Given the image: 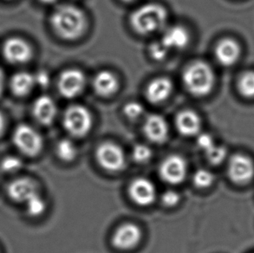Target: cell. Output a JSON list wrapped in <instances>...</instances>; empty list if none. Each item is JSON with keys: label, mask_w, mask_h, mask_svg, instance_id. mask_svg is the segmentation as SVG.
Here are the masks:
<instances>
[{"label": "cell", "mask_w": 254, "mask_h": 253, "mask_svg": "<svg viewBox=\"0 0 254 253\" xmlns=\"http://www.w3.org/2000/svg\"><path fill=\"white\" fill-rule=\"evenodd\" d=\"M52 26L60 38L76 40L87 28V17L83 10L73 5H62L52 14Z\"/></svg>", "instance_id": "6da1fadb"}, {"label": "cell", "mask_w": 254, "mask_h": 253, "mask_svg": "<svg viewBox=\"0 0 254 253\" xmlns=\"http://www.w3.org/2000/svg\"><path fill=\"white\" fill-rule=\"evenodd\" d=\"M168 12L158 3H146L132 13L130 23L137 33L148 35L154 33L165 26Z\"/></svg>", "instance_id": "7a4b0ae2"}, {"label": "cell", "mask_w": 254, "mask_h": 253, "mask_svg": "<svg viewBox=\"0 0 254 253\" xmlns=\"http://www.w3.org/2000/svg\"><path fill=\"white\" fill-rule=\"evenodd\" d=\"M183 82L193 96H205L213 90L215 76L209 65L202 61H195L184 70Z\"/></svg>", "instance_id": "3957f363"}, {"label": "cell", "mask_w": 254, "mask_h": 253, "mask_svg": "<svg viewBox=\"0 0 254 253\" xmlns=\"http://www.w3.org/2000/svg\"><path fill=\"white\" fill-rule=\"evenodd\" d=\"M12 143L17 151L28 158H36L44 149V139L37 130L27 124H19L12 133Z\"/></svg>", "instance_id": "277c9868"}, {"label": "cell", "mask_w": 254, "mask_h": 253, "mask_svg": "<svg viewBox=\"0 0 254 253\" xmlns=\"http://www.w3.org/2000/svg\"><path fill=\"white\" fill-rule=\"evenodd\" d=\"M63 125L70 135L82 138L91 131L92 116L85 107L73 105L68 108L64 115Z\"/></svg>", "instance_id": "5b68a950"}, {"label": "cell", "mask_w": 254, "mask_h": 253, "mask_svg": "<svg viewBox=\"0 0 254 253\" xmlns=\"http://www.w3.org/2000/svg\"><path fill=\"white\" fill-rule=\"evenodd\" d=\"M96 161L108 172L117 173L126 168V155L124 149L113 142H104L97 147Z\"/></svg>", "instance_id": "8992f818"}, {"label": "cell", "mask_w": 254, "mask_h": 253, "mask_svg": "<svg viewBox=\"0 0 254 253\" xmlns=\"http://www.w3.org/2000/svg\"><path fill=\"white\" fill-rule=\"evenodd\" d=\"M159 175L163 182L170 185H179L184 182L188 175V163L184 158L173 154L163 160Z\"/></svg>", "instance_id": "52a82bcc"}, {"label": "cell", "mask_w": 254, "mask_h": 253, "mask_svg": "<svg viewBox=\"0 0 254 253\" xmlns=\"http://www.w3.org/2000/svg\"><path fill=\"white\" fill-rule=\"evenodd\" d=\"M86 77L83 72L77 68H69L59 76L58 89L65 98H75L80 96L85 89Z\"/></svg>", "instance_id": "ba28073f"}, {"label": "cell", "mask_w": 254, "mask_h": 253, "mask_svg": "<svg viewBox=\"0 0 254 253\" xmlns=\"http://www.w3.org/2000/svg\"><path fill=\"white\" fill-rule=\"evenodd\" d=\"M7 197L16 204H25L30 198L39 192L38 185L30 177H17L6 186Z\"/></svg>", "instance_id": "9c48e42d"}, {"label": "cell", "mask_w": 254, "mask_h": 253, "mask_svg": "<svg viewBox=\"0 0 254 253\" xmlns=\"http://www.w3.org/2000/svg\"><path fill=\"white\" fill-rule=\"evenodd\" d=\"M142 232L134 223H125L119 226L112 236V245L121 251L134 249L141 243Z\"/></svg>", "instance_id": "30bf717a"}, {"label": "cell", "mask_w": 254, "mask_h": 253, "mask_svg": "<svg viewBox=\"0 0 254 253\" xmlns=\"http://www.w3.org/2000/svg\"><path fill=\"white\" fill-rule=\"evenodd\" d=\"M228 175L238 185L248 184L254 177V161L243 154H235L228 163Z\"/></svg>", "instance_id": "8fae6325"}, {"label": "cell", "mask_w": 254, "mask_h": 253, "mask_svg": "<svg viewBox=\"0 0 254 253\" xmlns=\"http://www.w3.org/2000/svg\"><path fill=\"white\" fill-rule=\"evenodd\" d=\"M3 54L7 62L22 64L31 60L33 52L26 40L21 38H10L3 44Z\"/></svg>", "instance_id": "7c38bea8"}, {"label": "cell", "mask_w": 254, "mask_h": 253, "mask_svg": "<svg viewBox=\"0 0 254 253\" xmlns=\"http://www.w3.org/2000/svg\"><path fill=\"white\" fill-rule=\"evenodd\" d=\"M128 194L136 205L148 206L156 199V189L153 182L148 179L137 178L131 182Z\"/></svg>", "instance_id": "4fadbf2b"}, {"label": "cell", "mask_w": 254, "mask_h": 253, "mask_svg": "<svg viewBox=\"0 0 254 253\" xmlns=\"http://www.w3.org/2000/svg\"><path fill=\"white\" fill-rule=\"evenodd\" d=\"M143 132L148 140L156 144H162L169 139V127L164 117L160 115H150L144 122Z\"/></svg>", "instance_id": "5bb4252c"}, {"label": "cell", "mask_w": 254, "mask_h": 253, "mask_svg": "<svg viewBox=\"0 0 254 253\" xmlns=\"http://www.w3.org/2000/svg\"><path fill=\"white\" fill-rule=\"evenodd\" d=\"M32 113L38 124L43 126H49L55 121L58 114V107L52 97L42 96L35 101Z\"/></svg>", "instance_id": "9a60e30c"}, {"label": "cell", "mask_w": 254, "mask_h": 253, "mask_svg": "<svg viewBox=\"0 0 254 253\" xmlns=\"http://www.w3.org/2000/svg\"><path fill=\"white\" fill-rule=\"evenodd\" d=\"M214 53L217 61L228 67L238 62L241 57V46L233 38H223L217 44Z\"/></svg>", "instance_id": "2e32d148"}, {"label": "cell", "mask_w": 254, "mask_h": 253, "mask_svg": "<svg viewBox=\"0 0 254 253\" xmlns=\"http://www.w3.org/2000/svg\"><path fill=\"white\" fill-rule=\"evenodd\" d=\"M175 125L179 132L187 137L196 136L201 130V119L198 114L192 110H184L179 114Z\"/></svg>", "instance_id": "e0dca14e"}, {"label": "cell", "mask_w": 254, "mask_h": 253, "mask_svg": "<svg viewBox=\"0 0 254 253\" xmlns=\"http://www.w3.org/2000/svg\"><path fill=\"white\" fill-rule=\"evenodd\" d=\"M173 83L167 77H159L149 82L146 89V97L151 103H163L171 95Z\"/></svg>", "instance_id": "ac0fdd59"}, {"label": "cell", "mask_w": 254, "mask_h": 253, "mask_svg": "<svg viewBox=\"0 0 254 253\" xmlns=\"http://www.w3.org/2000/svg\"><path fill=\"white\" fill-rule=\"evenodd\" d=\"M190 40L189 31L182 25H173L168 28L162 35V44L169 51L182 50L189 45Z\"/></svg>", "instance_id": "d6986e66"}, {"label": "cell", "mask_w": 254, "mask_h": 253, "mask_svg": "<svg viewBox=\"0 0 254 253\" xmlns=\"http://www.w3.org/2000/svg\"><path fill=\"white\" fill-rule=\"evenodd\" d=\"M93 87L99 96H110L119 89V81L112 72L103 70L94 77Z\"/></svg>", "instance_id": "ffe728a7"}, {"label": "cell", "mask_w": 254, "mask_h": 253, "mask_svg": "<svg viewBox=\"0 0 254 253\" xmlns=\"http://www.w3.org/2000/svg\"><path fill=\"white\" fill-rule=\"evenodd\" d=\"M10 89L17 96H27L36 86L34 75L28 72H18L10 79Z\"/></svg>", "instance_id": "44dd1931"}, {"label": "cell", "mask_w": 254, "mask_h": 253, "mask_svg": "<svg viewBox=\"0 0 254 253\" xmlns=\"http://www.w3.org/2000/svg\"><path fill=\"white\" fill-rule=\"evenodd\" d=\"M77 148L75 143L68 139H63L56 146V154L59 160L64 162H72L77 156Z\"/></svg>", "instance_id": "7402d4cb"}, {"label": "cell", "mask_w": 254, "mask_h": 253, "mask_svg": "<svg viewBox=\"0 0 254 253\" xmlns=\"http://www.w3.org/2000/svg\"><path fill=\"white\" fill-rule=\"evenodd\" d=\"M24 205H25L26 213L31 218L40 217L46 212V209H47L46 200L42 197L40 192L32 196L28 201H26Z\"/></svg>", "instance_id": "603a6c76"}, {"label": "cell", "mask_w": 254, "mask_h": 253, "mask_svg": "<svg viewBox=\"0 0 254 253\" xmlns=\"http://www.w3.org/2000/svg\"><path fill=\"white\" fill-rule=\"evenodd\" d=\"M238 89L246 98H254V71L244 72L238 81Z\"/></svg>", "instance_id": "cb8c5ba5"}, {"label": "cell", "mask_w": 254, "mask_h": 253, "mask_svg": "<svg viewBox=\"0 0 254 253\" xmlns=\"http://www.w3.org/2000/svg\"><path fill=\"white\" fill-rule=\"evenodd\" d=\"M23 167V160L16 155H7L0 161V171L5 175H16Z\"/></svg>", "instance_id": "d4e9b609"}, {"label": "cell", "mask_w": 254, "mask_h": 253, "mask_svg": "<svg viewBox=\"0 0 254 253\" xmlns=\"http://www.w3.org/2000/svg\"><path fill=\"white\" fill-rule=\"evenodd\" d=\"M214 181H215V177L213 173L204 168L197 170L192 176V182L198 189H208L210 187H212Z\"/></svg>", "instance_id": "484cf974"}, {"label": "cell", "mask_w": 254, "mask_h": 253, "mask_svg": "<svg viewBox=\"0 0 254 253\" xmlns=\"http://www.w3.org/2000/svg\"><path fill=\"white\" fill-rule=\"evenodd\" d=\"M204 153L206 160L213 165L220 164L221 162H223L227 155V148L223 146H217L216 144L209 147Z\"/></svg>", "instance_id": "4316f807"}, {"label": "cell", "mask_w": 254, "mask_h": 253, "mask_svg": "<svg viewBox=\"0 0 254 253\" xmlns=\"http://www.w3.org/2000/svg\"><path fill=\"white\" fill-rule=\"evenodd\" d=\"M152 154L153 153L151 148L144 144H138L132 151V157L134 161L140 164H143L150 161Z\"/></svg>", "instance_id": "83f0119b"}, {"label": "cell", "mask_w": 254, "mask_h": 253, "mask_svg": "<svg viewBox=\"0 0 254 253\" xmlns=\"http://www.w3.org/2000/svg\"><path fill=\"white\" fill-rule=\"evenodd\" d=\"M125 116L130 120H137L144 114V107L137 102H130L124 106Z\"/></svg>", "instance_id": "f1b7e54d"}, {"label": "cell", "mask_w": 254, "mask_h": 253, "mask_svg": "<svg viewBox=\"0 0 254 253\" xmlns=\"http://www.w3.org/2000/svg\"><path fill=\"white\" fill-rule=\"evenodd\" d=\"M169 52L170 51L162 44V41L155 42L149 47V54L155 61L164 60L169 55Z\"/></svg>", "instance_id": "f546056e"}, {"label": "cell", "mask_w": 254, "mask_h": 253, "mask_svg": "<svg viewBox=\"0 0 254 253\" xmlns=\"http://www.w3.org/2000/svg\"><path fill=\"white\" fill-rule=\"evenodd\" d=\"M181 201V196L174 190L166 191L162 196V203L166 207H175Z\"/></svg>", "instance_id": "4dcf8cb0"}, {"label": "cell", "mask_w": 254, "mask_h": 253, "mask_svg": "<svg viewBox=\"0 0 254 253\" xmlns=\"http://www.w3.org/2000/svg\"><path fill=\"white\" fill-rule=\"evenodd\" d=\"M214 140L213 137L211 136L208 133H199L198 138H197V145L198 147L203 151L207 150L209 147L214 145Z\"/></svg>", "instance_id": "1f68e13d"}, {"label": "cell", "mask_w": 254, "mask_h": 253, "mask_svg": "<svg viewBox=\"0 0 254 253\" xmlns=\"http://www.w3.org/2000/svg\"><path fill=\"white\" fill-rule=\"evenodd\" d=\"M36 85L40 86L42 88H46L50 83V76L48 73L44 71H39L37 75H34Z\"/></svg>", "instance_id": "d6a6232c"}, {"label": "cell", "mask_w": 254, "mask_h": 253, "mask_svg": "<svg viewBox=\"0 0 254 253\" xmlns=\"http://www.w3.org/2000/svg\"><path fill=\"white\" fill-rule=\"evenodd\" d=\"M5 129H6V119L4 115L0 111V138L3 136Z\"/></svg>", "instance_id": "836d02e7"}, {"label": "cell", "mask_w": 254, "mask_h": 253, "mask_svg": "<svg viewBox=\"0 0 254 253\" xmlns=\"http://www.w3.org/2000/svg\"><path fill=\"white\" fill-rule=\"evenodd\" d=\"M4 82H5V75L3 69L0 68V96L3 94V88H4Z\"/></svg>", "instance_id": "e575fe53"}, {"label": "cell", "mask_w": 254, "mask_h": 253, "mask_svg": "<svg viewBox=\"0 0 254 253\" xmlns=\"http://www.w3.org/2000/svg\"><path fill=\"white\" fill-rule=\"evenodd\" d=\"M39 1L44 3H54V2H56L57 0H39Z\"/></svg>", "instance_id": "d590c367"}, {"label": "cell", "mask_w": 254, "mask_h": 253, "mask_svg": "<svg viewBox=\"0 0 254 253\" xmlns=\"http://www.w3.org/2000/svg\"><path fill=\"white\" fill-rule=\"evenodd\" d=\"M124 1H125V2H133L134 0H124Z\"/></svg>", "instance_id": "8d00e7d4"}]
</instances>
